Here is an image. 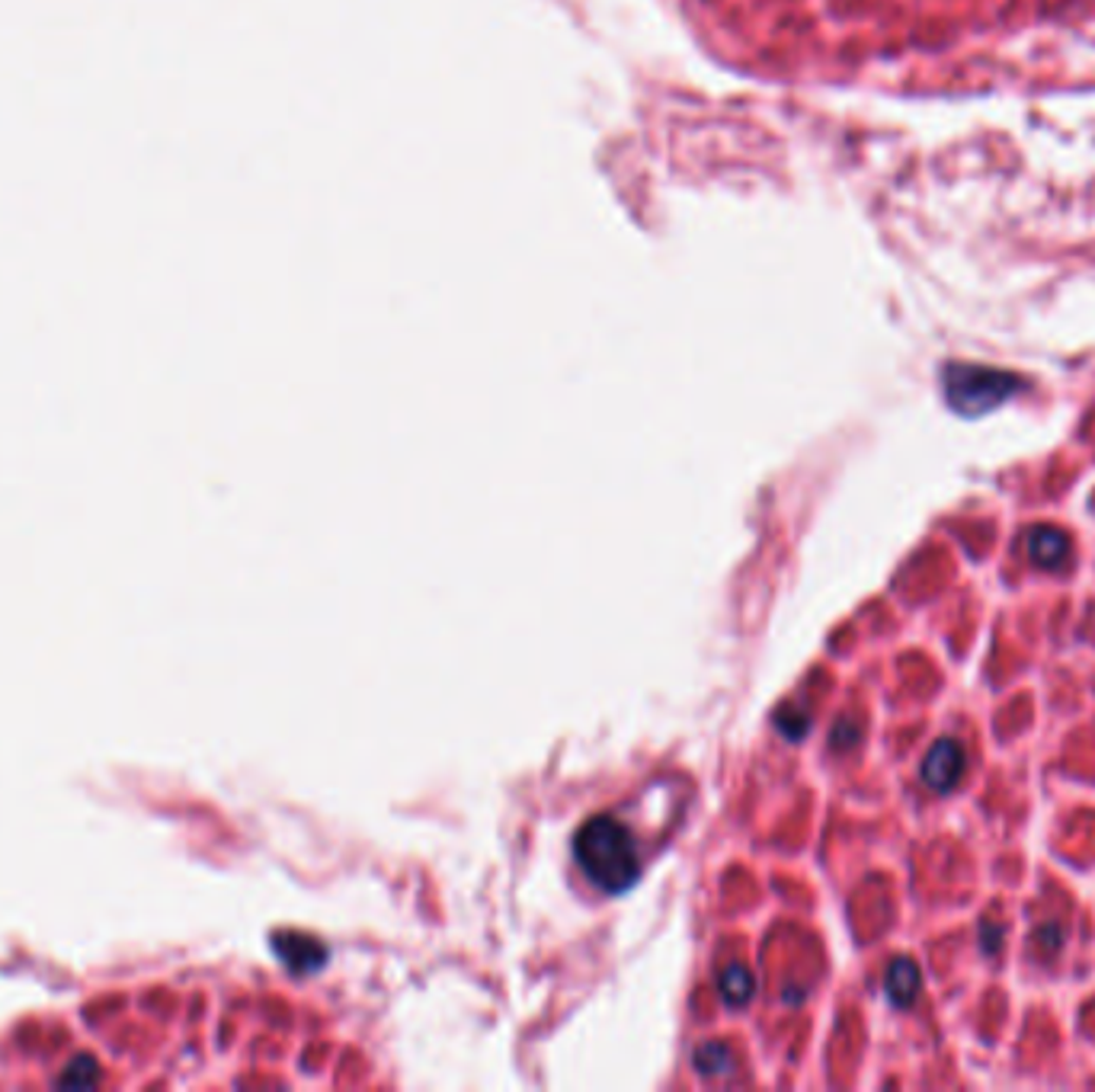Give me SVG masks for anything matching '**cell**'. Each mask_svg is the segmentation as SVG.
<instances>
[{
	"instance_id": "cell-1",
	"label": "cell",
	"mask_w": 1095,
	"mask_h": 1092,
	"mask_svg": "<svg viewBox=\"0 0 1095 1092\" xmlns=\"http://www.w3.org/2000/svg\"><path fill=\"white\" fill-rule=\"evenodd\" d=\"M583 875L606 894H625L641 878V852L625 823L615 817H593L574 839Z\"/></svg>"
},
{
	"instance_id": "cell-2",
	"label": "cell",
	"mask_w": 1095,
	"mask_h": 1092,
	"mask_svg": "<svg viewBox=\"0 0 1095 1092\" xmlns=\"http://www.w3.org/2000/svg\"><path fill=\"white\" fill-rule=\"evenodd\" d=\"M1025 382L1016 372L980 366V363H945L942 366V394L958 417L977 420L1003 407L1019 394Z\"/></svg>"
},
{
	"instance_id": "cell-3",
	"label": "cell",
	"mask_w": 1095,
	"mask_h": 1092,
	"mask_svg": "<svg viewBox=\"0 0 1095 1092\" xmlns=\"http://www.w3.org/2000/svg\"><path fill=\"white\" fill-rule=\"evenodd\" d=\"M961 776H964V746L951 737L932 743V749L923 759V782L932 792H948L958 785Z\"/></svg>"
},
{
	"instance_id": "cell-4",
	"label": "cell",
	"mask_w": 1095,
	"mask_h": 1092,
	"mask_svg": "<svg viewBox=\"0 0 1095 1092\" xmlns=\"http://www.w3.org/2000/svg\"><path fill=\"white\" fill-rule=\"evenodd\" d=\"M1028 558L1038 564V568H1047V571H1057L1066 564L1070 558V538L1057 529H1032L1028 532Z\"/></svg>"
},
{
	"instance_id": "cell-5",
	"label": "cell",
	"mask_w": 1095,
	"mask_h": 1092,
	"mask_svg": "<svg viewBox=\"0 0 1095 1092\" xmlns=\"http://www.w3.org/2000/svg\"><path fill=\"white\" fill-rule=\"evenodd\" d=\"M920 987H923V974H920V967H916L910 958H897V961L888 967L885 991H888V997H891L894 1006H901V1010L913 1006L916 997H920Z\"/></svg>"
},
{
	"instance_id": "cell-6",
	"label": "cell",
	"mask_w": 1095,
	"mask_h": 1092,
	"mask_svg": "<svg viewBox=\"0 0 1095 1092\" xmlns=\"http://www.w3.org/2000/svg\"><path fill=\"white\" fill-rule=\"evenodd\" d=\"M276 955L292 967V970H317L327 961V948L308 936H279L276 939Z\"/></svg>"
},
{
	"instance_id": "cell-7",
	"label": "cell",
	"mask_w": 1095,
	"mask_h": 1092,
	"mask_svg": "<svg viewBox=\"0 0 1095 1092\" xmlns=\"http://www.w3.org/2000/svg\"><path fill=\"white\" fill-rule=\"evenodd\" d=\"M718 997L724 1006L730 1010H743L749 1006V1000L756 997V977L749 967L743 964H730L718 974Z\"/></svg>"
},
{
	"instance_id": "cell-8",
	"label": "cell",
	"mask_w": 1095,
	"mask_h": 1092,
	"mask_svg": "<svg viewBox=\"0 0 1095 1092\" xmlns=\"http://www.w3.org/2000/svg\"><path fill=\"white\" fill-rule=\"evenodd\" d=\"M692 1063H695V1070H699V1073H705V1076H724V1073H730V1070H734V1057H730V1051H727L724 1044H718V1041L702 1044V1048L692 1054Z\"/></svg>"
},
{
	"instance_id": "cell-9",
	"label": "cell",
	"mask_w": 1095,
	"mask_h": 1092,
	"mask_svg": "<svg viewBox=\"0 0 1095 1092\" xmlns=\"http://www.w3.org/2000/svg\"><path fill=\"white\" fill-rule=\"evenodd\" d=\"M93 1079H96L93 1060H90V1057H80L77 1063H74V1060L68 1063V1070H64V1076H61L58 1082H61V1086H71V1082H74V1086H90Z\"/></svg>"
},
{
	"instance_id": "cell-10",
	"label": "cell",
	"mask_w": 1095,
	"mask_h": 1092,
	"mask_svg": "<svg viewBox=\"0 0 1095 1092\" xmlns=\"http://www.w3.org/2000/svg\"><path fill=\"white\" fill-rule=\"evenodd\" d=\"M1035 942H1038V948H1041L1044 955H1057L1060 945H1063V929H1060L1057 923H1047V926H1041V929L1035 932Z\"/></svg>"
},
{
	"instance_id": "cell-11",
	"label": "cell",
	"mask_w": 1095,
	"mask_h": 1092,
	"mask_svg": "<svg viewBox=\"0 0 1095 1092\" xmlns=\"http://www.w3.org/2000/svg\"><path fill=\"white\" fill-rule=\"evenodd\" d=\"M782 730H785V737H792V740H801L804 734H808V727H811V721L801 715V718H792V711H782L779 715V721H776Z\"/></svg>"
},
{
	"instance_id": "cell-12",
	"label": "cell",
	"mask_w": 1095,
	"mask_h": 1092,
	"mask_svg": "<svg viewBox=\"0 0 1095 1092\" xmlns=\"http://www.w3.org/2000/svg\"><path fill=\"white\" fill-rule=\"evenodd\" d=\"M858 740V727L855 724H849V721H842V724H836V737H833V743L839 746H852Z\"/></svg>"
}]
</instances>
